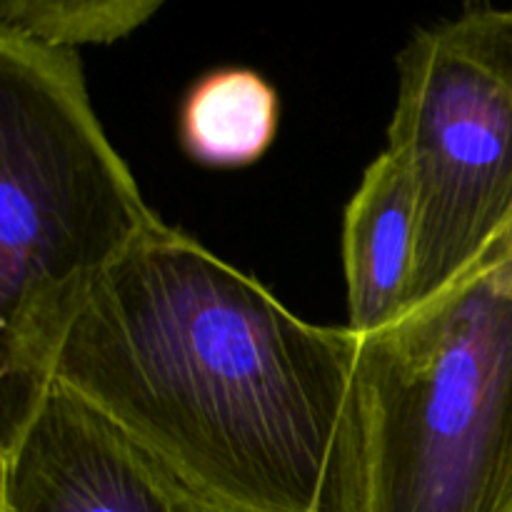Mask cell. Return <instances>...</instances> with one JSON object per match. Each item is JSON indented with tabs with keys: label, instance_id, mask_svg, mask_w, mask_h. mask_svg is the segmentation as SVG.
Here are the masks:
<instances>
[{
	"label": "cell",
	"instance_id": "1",
	"mask_svg": "<svg viewBox=\"0 0 512 512\" xmlns=\"http://www.w3.org/2000/svg\"><path fill=\"white\" fill-rule=\"evenodd\" d=\"M358 335L160 223L78 298L40 368L210 512H348Z\"/></svg>",
	"mask_w": 512,
	"mask_h": 512
},
{
	"label": "cell",
	"instance_id": "2",
	"mask_svg": "<svg viewBox=\"0 0 512 512\" xmlns=\"http://www.w3.org/2000/svg\"><path fill=\"white\" fill-rule=\"evenodd\" d=\"M163 220L110 143L78 48L0 28V415L80 295Z\"/></svg>",
	"mask_w": 512,
	"mask_h": 512
},
{
	"label": "cell",
	"instance_id": "3",
	"mask_svg": "<svg viewBox=\"0 0 512 512\" xmlns=\"http://www.w3.org/2000/svg\"><path fill=\"white\" fill-rule=\"evenodd\" d=\"M348 512H512V225L358 338Z\"/></svg>",
	"mask_w": 512,
	"mask_h": 512
},
{
	"label": "cell",
	"instance_id": "4",
	"mask_svg": "<svg viewBox=\"0 0 512 512\" xmlns=\"http://www.w3.org/2000/svg\"><path fill=\"white\" fill-rule=\"evenodd\" d=\"M388 150L415 195L403 313L458 283L512 225V3L465 0L395 58Z\"/></svg>",
	"mask_w": 512,
	"mask_h": 512
},
{
	"label": "cell",
	"instance_id": "5",
	"mask_svg": "<svg viewBox=\"0 0 512 512\" xmlns=\"http://www.w3.org/2000/svg\"><path fill=\"white\" fill-rule=\"evenodd\" d=\"M0 512H210L178 478L58 383L0 415Z\"/></svg>",
	"mask_w": 512,
	"mask_h": 512
},
{
	"label": "cell",
	"instance_id": "6",
	"mask_svg": "<svg viewBox=\"0 0 512 512\" xmlns=\"http://www.w3.org/2000/svg\"><path fill=\"white\" fill-rule=\"evenodd\" d=\"M415 243L413 185L398 158L385 148L365 168L343 220L348 328L358 338L390 328L403 315L413 280Z\"/></svg>",
	"mask_w": 512,
	"mask_h": 512
},
{
	"label": "cell",
	"instance_id": "7",
	"mask_svg": "<svg viewBox=\"0 0 512 512\" xmlns=\"http://www.w3.org/2000/svg\"><path fill=\"white\" fill-rule=\"evenodd\" d=\"M278 123L280 98L263 75L220 68L190 88L180 110V143L210 168H243L268 153Z\"/></svg>",
	"mask_w": 512,
	"mask_h": 512
},
{
	"label": "cell",
	"instance_id": "8",
	"mask_svg": "<svg viewBox=\"0 0 512 512\" xmlns=\"http://www.w3.org/2000/svg\"><path fill=\"white\" fill-rule=\"evenodd\" d=\"M170 0H0V28L83 48L128 38Z\"/></svg>",
	"mask_w": 512,
	"mask_h": 512
}]
</instances>
